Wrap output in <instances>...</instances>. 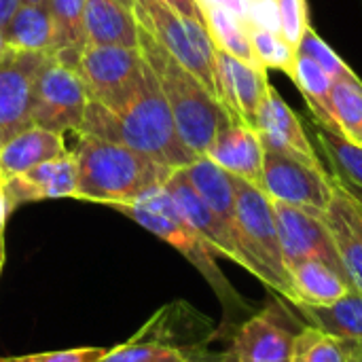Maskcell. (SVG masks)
Segmentation results:
<instances>
[{
    "mask_svg": "<svg viewBox=\"0 0 362 362\" xmlns=\"http://www.w3.org/2000/svg\"><path fill=\"white\" fill-rule=\"evenodd\" d=\"M81 134L125 144L172 170H182L197 159L182 142L172 110L148 66L142 87L121 110H108L102 104L89 102Z\"/></svg>",
    "mask_w": 362,
    "mask_h": 362,
    "instance_id": "1",
    "label": "cell"
},
{
    "mask_svg": "<svg viewBox=\"0 0 362 362\" xmlns=\"http://www.w3.org/2000/svg\"><path fill=\"white\" fill-rule=\"evenodd\" d=\"M115 210L123 212L159 240L168 242L204 276L223 308V329H231L233 333V329L250 316V303L227 280L216 263V252L189 225L165 187H155L132 204L115 206Z\"/></svg>",
    "mask_w": 362,
    "mask_h": 362,
    "instance_id": "2",
    "label": "cell"
},
{
    "mask_svg": "<svg viewBox=\"0 0 362 362\" xmlns=\"http://www.w3.org/2000/svg\"><path fill=\"white\" fill-rule=\"evenodd\" d=\"M76 195L74 199L95 202L104 206L132 204L146 191L163 187L176 172L151 157L110 140L91 134H76Z\"/></svg>",
    "mask_w": 362,
    "mask_h": 362,
    "instance_id": "3",
    "label": "cell"
},
{
    "mask_svg": "<svg viewBox=\"0 0 362 362\" xmlns=\"http://www.w3.org/2000/svg\"><path fill=\"white\" fill-rule=\"evenodd\" d=\"M138 49L159 83V89L172 110L182 142L197 157H204L216 132L231 115L193 72H189L170 51H165L140 25Z\"/></svg>",
    "mask_w": 362,
    "mask_h": 362,
    "instance_id": "4",
    "label": "cell"
},
{
    "mask_svg": "<svg viewBox=\"0 0 362 362\" xmlns=\"http://www.w3.org/2000/svg\"><path fill=\"white\" fill-rule=\"evenodd\" d=\"M235 235L252 274L278 297L288 299V269L282 257L274 204L267 193L242 178H235Z\"/></svg>",
    "mask_w": 362,
    "mask_h": 362,
    "instance_id": "5",
    "label": "cell"
},
{
    "mask_svg": "<svg viewBox=\"0 0 362 362\" xmlns=\"http://www.w3.org/2000/svg\"><path fill=\"white\" fill-rule=\"evenodd\" d=\"M132 11L138 25L193 72L216 98V45L208 28L202 21L176 13L161 0H134Z\"/></svg>",
    "mask_w": 362,
    "mask_h": 362,
    "instance_id": "6",
    "label": "cell"
},
{
    "mask_svg": "<svg viewBox=\"0 0 362 362\" xmlns=\"http://www.w3.org/2000/svg\"><path fill=\"white\" fill-rule=\"evenodd\" d=\"M72 70L83 81L89 102L121 110L142 87L146 64L140 49L85 42Z\"/></svg>",
    "mask_w": 362,
    "mask_h": 362,
    "instance_id": "7",
    "label": "cell"
},
{
    "mask_svg": "<svg viewBox=\"0 0 362 362\" xmlns=\"http://www.w3.org/2000/svg\"><path fill=\"white\" fill-rule=\"evenodd\" d=\"M284 301L274 297L242 320L231 333L229 348L221 352V362H291L305 322Z\"/></svg>",
    "mask_w": 362,
    "mask_h": 362,
    "instance_id": "8",
    "label": "cell"
},
{
    "mask_svg": "<svg viewBox=\"0 0 362 362\" xmlns=\"http://www.w3.org/2000/svg\"><path fill=\"white\" fill-rule=\"evenodd\" d=\"M87 106L89 98L78 74L51 55L34 85L32 125L55 134H78Z\"/></svg>",
    "mask_w": 362,
    "mask_h": 362,
    "instance_id": "9",
    "label": "cell"
},
{
    "mask_svg": "<svg viewBox=\"0 0 362 362\" xmlns=\"http://www.w3.org/2000/svg\"><path fill=\"white\" fill-rule=\"evenodd\" d=\"M261 189L272 202L325 214L333 199V178L325 165L265 151Z\"/></svg>",
    "mask_w": 362,
    "mask_h": 362,
    "instance_id": "10",
    "label": "cell"
},
{
    "mask_svg": "<svg viewBox=\"0 0 362 362\" xmlns=\"http://www.w3.org/2000/svg\"><path fill=\"white\" fill-rule=\"evenodd\" d=\"M49 57L11 47L0 53V144L32 127L34 85Z\"/></svg>",
    "mask_w": 362,
    "mask_h": 362,
    "instance_id": "11",
    "label": "cell"
},
{
    "mask_svg": "<svg viewBox=\"0 0 362 362\" xmlns=\"http://www.w3.org/2000/svg\"><path fill=\"white\" fill-rule=\"evenodd\" d=\"M274 204V214H276V225H278V235H280V246H282V257L286 263V269L293 265L308 261V259H318L339 272L344 278L346 269L341 265L339 252L335 248L333 235L325 223V214H316L297 206ZM352 284V282H350Z\"/></svg>",
    "mask_w": 362,
    "mask_h": 362,
    "instance_id": "12",
    "label": "cell"
},
{
    "mask_svg": "<svg viewBox=\"0 0 362 362\" xmlns=\"http://www.w3.org/2000/svg\"><path fill=\"white\" fill-rule=\"evenodd\" d=\"M269 85L263 66L246 64L216 49V98L231 117L255 127L259 106Z\"/></svg>",
    "mask_w": 362,
    "mask_h": 362,
    "instance_id": "13",
    "label": "cell"
},
{
    "mask_svg": "<svg viewBox=\"0 0 362 362\" xmlns=\"http://www.w3.org/2000/svg\"><path fill=\"white\" fill-rule=\"evenodd\" d=\"M255 129L261 136L263 148L291 155L314 165H325L301 123V119L293 112V108L284 102L280 91L269 85L267 93L259 106Z\"/></svg>",
    "mask_w": 362,
    "mask_h": 362,
    "instance_id": "14",
    "label": "cell"
},
{
    "mask_svg": "<svg viewBox=\"0 0 362 362\" xmlns=\"http://www.w3.org/2000/svg\"><path fill=\"white\" fill-rule=\"evenodd\" d=\"M208 350L204 346L178 344V333H170L168 310L155 314L129 341L108 348L98 362H197Z\"/></svg>",
    "mask_w": 362,
    "mask_h": 362,
    "instance_id": "15",
    "label": "cell"
},
{
    "mask_svg": "<svg viewBox=\"0 0 362 362\" xmlns=\"http://www.w3.org/2000/svg\"><path fill=\"white\" fill-rule=\"evenodd\" d=\"M206 157H210L231 176L261 189L265 148L259 132L244 121L229 117L216 132Z\"/></svg>",
    "mask_w": 362,
    "mask_h": 362,
    "instance_id": "16",
    "label": "cell"
},
{
    "mask_svg": "<svg viewBox=\"0 0 362 362\" xmlns=\"http://www.w3.org/2000/svg\"><path fill=\"white\" fill-rule=\"evenodd\" d=\"M163 187L172 195V199L176 202L178 210L189 221V225L212 246V250L216 255H221V257H227L229 261H233L235 265H240V267L246 269V259H244V255L240 250V244H238L235 233L199 197V193L187 180V176L182 174V170H176L168 178V182Z\"/></svg>",
    "mask_w": 362,
    "mask_h": 362,
    "instance_id": "17",
    "label": "cell"
},
{
    "mask_svg": "<svg viewBox=\"0 0 362 362\" xmlns=\"http://www.w3.org/2000/svg\"><path fill=\"white\" fill-rule=\"evenodd\" d=\"M76 182H78V172H76V159L72 153L38 163L32 170L4 180L8 210H15L21 204L40 202V199L74 197Z\"/></svg>",
    "mask_w": 362,
    "mask_h": 362,
    "instance_id": "18",
    "label": "cell"
},
{
    "mask_svg": "<svg viewBox=\"0 0 362 362\" xmlns=\"http://www.w3.org/2000/svg\"><path fill=\"white\" fill-rule=\"evenodd\" d=\"M325 223L333 235L348 280L362 295V206L335 185L333 199L325 212Z\"/></svg>",
    "mask_w": 362,
    "mask_h": 362,
    "instance_id": "19",
    "label": "cell"
},
{
    "mask_svg": "<svg viewBox=\"0 0 362 362\" xmlns=\"http://www.w3.org/2000/svg\"><path fill=\"white\" fill-rule=\"evenodd\" d=\"M288 299L295 308H327L354 293V286L339 272L318 259H308L288 269Z\"/></svg>",
    "mask_w": 362,
    "mask_h": 362,
    "instance_id": "20",
    "label": "cell"
},
{
    "mask_svg": "<svg viewBox=\"0 0 362 362\" xmlns=\"http://www.w3.org/2000/svg\"><path fill=\"white\" fill-rule=\"evenodd\" d=\"M66 153L62 134L32 125L0 144V178L6 180L23 174L34 165L57 159Z\"/></svg>",
    "mask_w": 362,
    "mask_h": 362,
    "instance_id": "21",
    "label": "cell"
},
{
    "mask_svg": "<svg viewBox=\"0 0 362 362\" xmlns=\"http://www.w3.org/2000/svg\"><path fill=\"white\" fill-rule=\"evenodd\" d=\"M85 38L89 45L138 49V21L117 0H85Z\"/></svg>",
    "mask_w": 362,
    "mask_h": 362,
    "instance_id": "22",
    "label": "cell"
},
{
    "mask_svg": "<svg viewBox=\"0 0 362 362\" xmlns=\"http://www.w3.org/2000/svg\"><path fill=\"white\" fill-rule=\"evenodd\" d=\"M2 32L11 49L42 55H55L57 51V30L49 6L19 2Z\"/></svg>",
    "mask_w": 362,
    "mask_h": 362,
    "instance_id": "23",
    "label": "cell"
},
{
    "mask_svg": "<svg viewBox=\"0 0 362 362\" xmlns=\"http://www.w3.org/2000/svg\"><path fill=\"white\" fill-rule=\"evenodd\" d=\"M312 129L318 151L329 163L327 172L333 182L362 206V148L348 142L339 132L327 129L316 121H312Z\"/></svg>",
    "mask_w": 362,
    "mask_h": 362,
    "instance_id": "24",
    "label": "cell"
},
{
    "mask_svg": "<svg viewBox=\"0 0 362 362\" xmlns=\"http://www.w3.org/2000/svg\"><path fill=\"white\" fill-rule=\"evenodd\" d=\"M182 174L212 212L235 233V176L225 172L206 155L182 168Z\"/></svg>",
    "mask_w": 362,
    "mask_h": 362,
    "instance_id": "25",
    "label": "cell"
},
{
    "mask_svg": "<svg viewBox=\"0 0 362 362\" xmlns=\"http://www.w3.org/2000/svg\"><path fill=\"white\" fill-rule=\"evenodd\" d=\"M297 314L312 327L339 337L346 344H362V295L350 293L327 308H295Z\"/></svg>",
    "mask_w": 362,
    "mask_h": 362,
    "instance_id": "26",
    "label": "cell"
},
{
    "mask_svg": "<svg viewBox=\"0 0 362 362\" xmlns=\"http://www.w3.org/2000/svg\"><path fill=\"white\" fill-rule=\"evenodd\" d=\"M291 81L297 85V89L305 98V104L312 112V121L320 123L327 129L337 132V125L333 119V106H331V91H333L335 78L322 66H318L312 57L297 51Z\"/></svg>",
    "mask_w": 362,
    "mask_h": 362,
    "instance_id": "27",
    "label": "cell"
},
{
    "mask_svg": "<svg viewBox=\"0 0 362 362\" xmlns=\"http://www.w3.org/2000/svg\"><path fill=\"white\" fill-rule=\"evenodd\" d=\"M206 28L216 45V49L229 53L231 57H238L246 64H257V55L250 42L248 34V23L246 19L233 15L231 11L218 6V4H202Z\"/></svg>",
    "mask_w": 362,
    "mask_h": 362,
    "instance_id": "28",
    "label": "cell"
},
{
    "mask_svg": "<svg viewBox=\"0 0 362 362\" xmlns=\"http://www.w3.org/2000/svg\"><path fill=\"white\" fill-rule=\"evenodd\" d=\"M55 30H57V51L55 59L72 68L76 55L85 47V0H49L47 2Z\"/></svg>",
    "mask_w": 362,
    "mask_h": 362,
    "instance_id": "29",
    "label": "cell"
},
{
    "mask_svg": "<svg viewBox=\"0 0 362 362\" xmlns=\"http://www.w3.org/2000/svg\"><path fill=\"white\" fill-rule=\"evenodd\" d=\"M331 106L337 132L362 148V81L354 70L333 81Z\"/></svg>",
    "mask_w": 362,
    "mask_h": 362,
    "instance_id": "30",
    "label": "cell"
},
{
    "mask_svg": "<svg viewBox=\"0 0 362 362\" xmlns=\"http://www.w3.org/2000/svg\"><path fill=\"white\" fill-rule=\"evenodd\" d=\"M291 362H350V352L339 337L305 325L295 339Z\"/></svg>",
    "mask_w": 362,
    "mask_h": 362,
    "instance_id": "31",
    "label": "cell"
},
{
    "mask_svg": "<svg viewBox=\"0 0 362 362\" xmlns=\"http://www.w3.org/2000/svg\"><path fill=\"white\" fill-rule=\"evenodd\" d=\"M248 34H250V42H252V49H255L257 62L265 70H269V68L280 70L291 78L293 66H295V59H297V51L282 38V34L257 28L252 23H248Z\"/></svg>",
    "mask_w": 362,
    "mask_h": 362,
    "instance_id": "32",
    "label": "cell"
},
{
    "mask_svg": "<svg viewBox=\"0 0 362 362\" xmlns=\"http://www.w3.org/2000/svg\"><path fill=\"white\" fill-rule=\"evenodd\" d=\"M278 6H280V34L295 51H299L305 32L312 28L308 0H278Z\"/></svg>",
    "mask_w": 362,
    "mask_h": 362,
    "instance_id": "33",
    "label": "cell"
},
{
    "mask_svg": "<svg viewBox=\"0 0 362 362\" xmlns=\"http://www.w3.org/2000/svg\"><path fill=\"white\" fill-rule=\"evenodd\" d=\"M299 53H303V55H308V57H312L318 66H322L333 78H337V76H341V74H348L352 68L318 36V32L314 30V28H310L308 32H305V36H303V40H301V45H299Z\"/></svg>",
    "mask_w": 362,
    "mask_h": 362,
    "instance_id": "34",
    "label": "cell"
},
{
    "mask_svg": "<svg viewBox=\"0 0 362 362\" xmlns=\"http://www.w3.org/2000/svg\"><path fill=\"white\" fill-rule=\"evenodd\" d=\"M108 348H70V350H55V352H40V354H25V356H4L0 362H98Z\"/></svg>",
    "mask_w": 362,
    "mask_h": 362,
    "instance_id": "35",
    "label": "cell"
},
{
    "mask_svg": "<svg viewBox=\"0 0 362 362\" xmlns=\"http://www.w3.org/2000/svg\"><path fill=\"white\" fill-rule=\"evenodd\" d=\"M246 21L280 34V6L278 0H250L246 4Z\"/></svg>",
    "mask_w": 362,
    "mask_h": 362,
    "instance_id": "36",
    "label": "cell"
},
{
    "mask_svg": "<svg viewBox=\"0 0 362 362\" xmlns=\"http://www.w3.org/2000/svg\"><path fill=\"white\" fill-rule=\"evenodd\" d=\"M161 2H165L168 6H172L176 13H180L185 17H191L195 21H202L206 25V19H204V11H202L199 0H161Z\"/></svg>",
    "mask_w": 362,
    "mask_h": 362,
    "instance_id": "37",
    "label": "cell"
},
{
    "mask_svg": "<svg viewBox=\"0 0 362 362\" xmlns=\"http://www.w3.org/2000/svg\"><path fill=\"white\" fill-rule=\"evenodd\" d=\"M17 6H19V0H0V28L6 25V21L11 19Z\"/></svg>",
    "mask_w": 362,
    "mask_h": 362,
    "instance_id": "38",
    "label": "cell"
},
{
    "mask_svg": "<svg viewBox=\"0 0 362 362\" xmlns=\"http://www.w3.org/2000/svg\"><path fill=\"white\" fill-rule=\"evenodd\" d=\"M8 212L11 210H8V202H6V193H4V180L0 178V235H2V229H4Z\"/></svg>",
    "mask_w": 362,
    "mask_h": 362,
    "instance_id": "39",
    "label": "cell"
},
{
    "mask_svg": "<svg viewBox=\"0 0 362 362\" xmlns=\"http://www.w3.org/2000/svg\"><path fill=\"white\" fill-rule=\"evenodd\" d=\"M350 362H362V344H348Z\"/></svg>",
    "mask_w": 362,
    "mask_h": 362,
    "instance_id": "40",
    "label": "cell"
},
{
    "mask_svg": "<svg viewBox=\"0 0 362 362\" xmlns=\"http://www.w3.org/2000/svg\"><path fill=\"white\" fill-rule=\"evenodd\" d=\"M197 362H221V352H206Z\"/></svg>",
    "mask_w": 362,
    "mask_h": 362,
    "instance_id": "41",
    "label": "cell"
},
{
    "mask_svg": "<svg viewBox=\"0 0 362 362\" xmlns=\"http://www.w3.org/2000/svg\"><path fill=\"white\" fill-rule=\"evenodd\" d=\"M8 49V45H6V38H4V32H2V28H0V53H4Z\"/></svg>",
    "mask_w": 362,
    "mask_h": 362,
    "instance_id": "42",
    "label": "cell"
},
{
    "mask_svg": "<svg viewBox=\"0 0 362 362\" xmlns=\"http://www.w3.org/2000/svg\"><path fill=\"white\" fill-rule=\"evenodd\" d=\"M19 2H23V4H42V6H47L49 0H19Z\"/></svg>",
    "mask_w": 362,
    "mask_h": 362,
    "instance_id": "43",
    "label": "cell"
},
{
    "mask_svg": "<svg viewBox=\"0 0 362 362\" xmlns=\"http://www.w3.org/2000/svg\"><path fill=\"white\" fill-rule=\"evenodd\" d=\"M119 4H123V6H127V8H132L134 6V0H117Z\"/></svg>",
    "mask_w": 362,
    "mask_h": 362,
    "instance_id": "44",
    "label": "cell"
},
{
    "mask_svg": "<svg viewBox=\"0 0 362 362\" xmlns=\"http://www.w3.org/2000/svg\"><path fill=\"white\" fill-rule=\"evenodd\" d=\"M0 269H2V235H0Z\"/></svg>",
    "mask_w": 362,
    "mask_h": 362,
    "instance_id": "45",
    "label": "cell"
}]
</instances>
